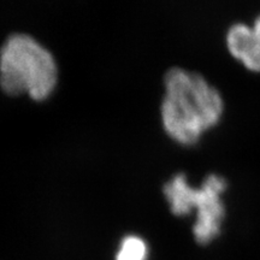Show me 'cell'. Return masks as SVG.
Here are the masks:
<instances>
[{
	"label": "cell",
	"instance_id": "obj_2",
	"mask_svg": "<svg viewBox=\"0 0 260 260\" xmlns=\"http://www.w3.org/2000/svg\"><path fill=\"white\" fill-rule=\"evenodd\" d=\"M58 67L52 53L28 34H12L0 48V87L8 95L42 102L53 93Z\"/></svg>",
	"mask_w": 260,
	"mask_h": 260
},
{
	"label": "cell",
	"instance_id": "obj_1",
	"mask_svg": "<svg viewBox=\"0 0 260 260\" xmlns=\"http://www.w3.org/2000/svg\"><path fill=\"white\" fill-rule=\"evenodd\" d=\"M222 93L203 75L171 68L164 77L161 122L165 133L182 146H194L222 121Z\"/></svg>",
	"mask_w": 260,
	"mask_h": 260
},
{
	"label": "cell",
	"instance_id": "obj_5",
	"mask_svg": "<svg viewBox=\"0 0 260 260\" xmlns=\"http://www.w3.org/2000/svg\"><path fill=\"white\" fill-rule=\"evenodd\" d=\"M148 255L147 243L141 237L129 235L122 240L116 260H146Z\"/></svg>",
	"mask_w": 260,
	"mask_h": 260
},
{
	"label": "cell",
	"instance_id": "obj_4",
	"mask_svg": "<svg viewBox=\"0 0 260 260\" xmlns=\"http://www.w3.org/2000/svg\"><path fill=\"white\" fill-rule=\"evenodd\" d=\"M225 46L229 54L247 71L260 74V16L252 24H233L225 34Z\"/></svg>",
	"mask_w": 260,
	"mask_h": 260
},
{
	"label": "cell",
	"instance_id": "obj_3",
	"mask_svg": "<svg viewBox=\"0 0 260 260\" xmlns=\"http://www.w3.org/2000/svg\"><path fill=\"white\" fill-rule=\"evenodd\" d=\"M226 188L228 182L222 175H207L199 187H194L186 175L177 174L164 184L162 191L175 216H189L195 211L193 235L195 241L205 246L222 233L226 214L223 199Z\"/></svg>",
	"mask_w": 260,
	"mask_h": 260
}]
</instances>
